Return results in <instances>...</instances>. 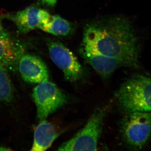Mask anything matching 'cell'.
<instances>
[{
    "label": "cell",
    "instance_id": "6da1fadb",
    "mask_svg": "<svg viewBox=\"0 0 151 151\" xmlns=\"http://www.w3.org/2000/svg\"><path fill=\"white\" fill-rule=\"evenodd\" d=\"M83 42L101 54L122 60L127 67H139L137 39L126 18L113 17L87 24Z\"/></svg>",
    "mask_w": 151,
    "mask_h": 151
},
{
    "label": "cell",
    "instance_id": "7a4b0ae2",
    "mask_svg": "<svg viewBox=\"0 0 151 151\" xmlns=\"http://www.w3.org/2000/svg\"><path fill=\"white\" fill-rule=\"evenodd\" d=\"M115 95L123 113L150 112V77L142 74L132 76L121 84Z\"/></svg>",
    "mask_w": 151,
    "mask_h": 151
},
{
    "label": "cell",
    "instance_id": "3957f363",
    "mask_svg": "<svg viewBox=\"0 0 151 151\" xmlns=\"http://www.w3.org/2000/svg\"><path fill=\"white\" fill-rule=\"evenodd\" d=\"M105 115L103 109H98L92 114L85 127L60 146L59 151H97Z\"/></svg>",
    "mask_w": 151,
    "mask_h": 151
},
{
    "label": "cell",
    "instance_id": "277c9868",
    "mask_svg": "<svg viewBox=\"0 0 151 151\" xmlns=\"http://www.w3.org/2000/svg\"><path fill=\"white\" fill-rule=\"evenodd\" d=\"M150 112L127 114L121 122V132L124 141L131 149L139 150L148 140L151 132Z\"/></svg>",
    "mask_w": 151,
    "mask_h": 151
},
{
    "label": "cell",
    "instance_id": "5b68a950",
    "mask_svg": "<svg viewBox=\"0 0 151 151\" xmlns=\"http://www.w3.org/2000/svg\"><path fill=\"white\" fill-rule=\"evenodd\" d=\"M32 96L36 106L37 119L40 121L45 120L68 101L67 96L48 79L35 86Z\"/></svg>",
    "mask_w": 151,
    "mask_h": 151
},
{
    "label": "cell",
    "instance_id": "8992f818",
    "mask_svg": "<svg viewBox=\"0 0 151 151\" xmlns=\"http://www.w3.org/2000/svg\"><path fill=\"white\" fill-rule=\"evenodd\" d=\"M50 56L53 62L64 73L65 80L71 83L81 80L85 71L77 58L60 42L49 40L47 43Z\"/></svg>",
    "mask_w": 151,
    "mask_h": 151
},
{
    "label": "cell",
    "instance_id": "52a82bcc",
    "mask_svg": "<svg viewBox=\"0 0 151 151\" xmlns=\"http://www.w3.org/2000/svg\"><path fill=\"white\" fill-rule=\"evenodd\" d=\"M79 53L104 79L110 77L118 68L127 67L122 60L101 54L85 42H82Z\"/></svg>",
    "mask_w": 151,
    "mask_h": 151
},
{
    "label": "cell",
    "instance_id": "ba28073f",
    "mask_svg": "<svg viewBox=\"0 0 151 151\" xmlns=\"http://www.w3.org/2000/svg\"><path fill=\"white\" fill-rule=\"evenodd\" d=\"M18 65L22 78L26 82L39 84L49 79L47 68L39 57L23 54L19 60Z\"/></svg>",
    "mask_w": 151,
    "mask_h": 151
},
{
    "label": "cell",
    "instance_id": "9c48e42d",
    "mask_svg": "<svg viewBox=\"0 0 151 151\" xmlns=\"http://www.w3.org/2000/svg\"><path fill=\"white\" fill-rule=\"evenodd\" d=\"M50 15L46 11L32 6L18 12L11 18L19 31L27 33L46 23Z\"/></svg>",
    "mask_w": 151,
    "mask_h": 151
},
{
    "label": "cell",
    "instance_id": "30bf717a",
    "mask_svg": "<svg viewBox=\"0 0 151 151\" xmlns=\"http://www.w3.org/2000/svg\"><path fill=\"white\" fill-rule=\"evenodd\" d=\"M24 54V49L9 36L0 37V64L9 69H14Z\"/></svg>",
    "mask_w": 151,
    "mask_h": 151
},
{
    "label": "cell",
    "instance_id": "8fae6325",
    "mask_svg": "<svg viewBox=\"0 0 151 151\" xmlns=\"http://www.w3.org/2000/svg\"><path fill=\"white\" fill-rule=\"evenodd\" d=\"M60 133L54 125L45 120L41 121L34 132V142L31 151H43L50 147Z\"/></svg>",
    "mask_w": 151,
    "mask_h": 151
},
{
    "label": "cell",
    "instance_id": "7c38bea8",
    "mask_svg": "<svg viewBox=\"0 0 151 151\" xmlns=\"http://www.w3.org/2000/svg\"><path fill=\"white\" fill-rule=\"evenodd\" d=\"M38 28L53 35L67 36L73 32L75 26L59 16L50 15L47 22Z\"/></svg>",
    "mask_w": 151,
    "mask_h": 151
},
{
    "label": "cell",
    "instance_id": "4fadbf2b",
    "mask_svg": "<svg viewBox=\"0 0 151 151\" xmlns=\"http://www.w3.org/2000/svg\"><path fill=\"white\" fill-rule=\"evenodd\" d=\"M14 94L13 86L7 68L0 64V102H10Z\"/></svg>",
    "mask_w": 151,
    "mask_h": 151
},
{
    "label": "cell",
    "instance_id": "5bb4252c",
    "mask_svg": "<svg viewBox=\"0 0 151 151\" xmlns=\"http://www.w3.org/2000/svg\"><path fill=\"white\" fill-rule=\"evenodd\" d=\"M8 36H9L8 33L3 27L2 24L1 19L0 17V37Z\"/></svg>",
    "mask_w": 151,
    "mask_h": 151
},
{
    "label": "cell",
    "instance_id": "9a60e30c",
    "mask_svg": "<svg viewBox=\"0 0 151 151\" xmlns=\"http://www.w3.org/2000/svg\"><path fill=\"white\" fill-rule=\"evenodd\" d=\"M44 4L51 6H53L56 4L57 0H41Z\"/></svg>",
    "mask_w": 151,
    "mask_h": 151
},
{
    "label": "cell",
    "instance_id": "2e32d148",
    "mask_svg": "<svg viewBox=\"0 0 151 151\" xmlns=\"http://www.w3.org/2000/svg\"><path fill=\"white\" fill-rule=\"evenodd\" d=\"M11 149H9L8 148L6 147H0V151H10Z\"/></svg>",
    "mask_w": 151,
    "mask_h": 151
}]
</instances>
